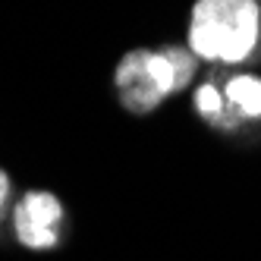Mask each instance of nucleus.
I'll return each mask as SVG.
<instances>
[{"label":"nucleus","mask_w":261,"mask_h":261,"mask_svg":"<svg viewBox=\"0 0 261 261\" xmlns=\"http://www.w3.org/2000/svg\"><path fill=\"white\" fill-rule=\"evenodd\" d=\"M198 57L186 44L133 47L114 69V88L120 104L136 117H148L170 95H179L195 82Z\"/></svg>","instance_id":"nucleus-1"},{"label":"nucleus","mask_w":261,"mask_h":261,"mask_svg":"<svg viewBox=\"0 0 261 261\" xmlns=\"http://www.w3.org/2000/svg\"><path fill=\"white\" fill-rule=\"evenodd\" d=\"M261 41L258 0H195L186 47L217 66L246 63Z\"/></svg>","instance_id":"nucleus-2"},{"label":"nucleus","mask_w":261,"mask_h":261,"mask_svg":"<svg viewBox=\"0 0 261 261\" xmlns=\"http://www.w3.org/2000/svg\"><path fill=\"white\" fill-rule=\"evenodd\" d=\"M66 227L63 201L47 189H29L13 204V236L29 252H50L60 246Z\"/></svg>","instance_id":"nucleus-3"},{"label":"nucleus","mask_w":261,"mask_h":261,"mask_svg":"<svg viewBox=\"0 0 261 261\" xmlns=\"http://www.w3.org/2000/svg\"><path fill=\"white\" fill-rule=\"evenodd\" d=\"M192 107H195V114L211 129H220V133H236V129H242V120L233 114L230 104H227V95H223V85L217 79V72H211L201 85H195Z\"/></svg>","instance_id":"nucleus-4"},{"label":"nucleus","mask_w":261,"mask_h":261,"mask_svg":"<svg viewBox=\"0 0 261 261\" xmlns=\"http://www.w3.org/2000/svg\"><path fill=\"white\" fill-rule=\"evenodd\" d=\"M217 79H220V72H217ZM220 85H223L230 110L242 120V126L252 123V120H261V79L258 76L233 72V76H223Z\"/></svg>","instance_id":"nucleus-5"},{"label":"nucleus","mask_w":261,"mask_h":261,"mask_svg":"<svg viewBox=\"0 0 261 261\" xmlns=\"http://www.w3.org/2000/svg\"><path fill=\"white\" fill-rule=\"evenodd\" d=\"M10 195H13V182H10V173L0 167V220L7 214V204H10Z\"/></svg>","instance_id":"nucleus-6"},{"label":"nucleus","mask_w":261,"mask_h":261,"mask_svg":"<svg viewBox=\"0 0 261 261\" xmlns=\"http://www.w3.org/2000/svg\"><path fill=\"white\" fill-rule=\"evenodd\" d=\"M258 4H261V0H258Z\"/></svg>","instance_id":"nucleus-7"}]
</instances>
